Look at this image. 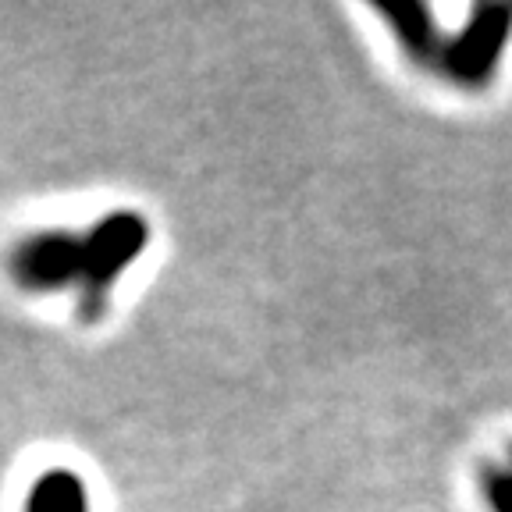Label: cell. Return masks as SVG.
Masks as SVG:
<instances>
[{
  "label": "cell",
  "mask_w": 512,
  "mask_h": 512,
  "mask_svg": "<svg viewBox=\"0 0 512 512\" xmlns=\"http://www.w3.org/2000/svg\"><path fill=\"white\" fill-rule=\"evenodd\" d=\"M491 498H495L498 512H512V463L502 477L495 480V488H491Z\"/></svg>",
  "instance_id": "277c9868"
},
{
  "label": "cell",
  "mask_w": 512,
  "mask_h": 512,
  "mask_svg": "<svg viewBox=\"0 0 512 512\" xmlns=\"http://www.w3.org/2000/svg\"><path fill=\"white\" fill-rule=\"evenodd\" d=\"M11 274L29 292H57V288H79L82 271V232H32L15 242L8 260Z\"/></svg>",
  "instance_id": "7a4b0ae2"
},
{
  "label": "cell",
  "mask_w": 512,
  "mask_h": 512,
  "mask_svg": "<svg viewBox=\"0 0 512 512\" xmlns=\"http://www.w3.org/2000/svg\"><path fill=\"white\" fill-rule=\"evenodd\" d=\"M150 228L139 214H118L100 217L82 232V271H79V310L82 317L93 320L104 310L107 296H111L114 281L128 271V264L146 249Z\"/></svg>",
  "instance_id": "6da1fadb"
},
{
  "label": "cell",
  "mask_w": 512,
  "mask_h": 512,
  "mask_svg": "<svg viewBox=\"0 0 512 512\" xmlns=\"http://www.w3.org/2000/svg\"><path fill=\"white\" fill-rule=\"evenodd\" d=\"M25 512H89V491L79 473L47 470L32 480Z\"/></svg>",
  "instance_id": "3957f363"
}]
</instances>
